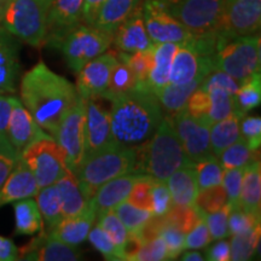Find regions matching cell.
<instances>
[{"label":"cell","instance_id":"obj_6","mask_svg":"<svg viewBox=\"0 0 261 261\" xmlns=\"http://www.w3.org/2000/svg\"><path fill=\"white\" fill-rule=\"evenodd\" d=\"M47 10L41 0H10L0 25L25 44L41 47L46 40Z\"/></svg>","mask_w":261,"mask_h":261},{"label":"cell","instance_id":"obj_51","mask_svg":"<svg viewBox=\"0 0 261 261\" xmlns=\"http://www.w3.org/2000/svg\"><path fill=\"white\" fill-rule=\"evenodd\" d=\"M173 205L166 180L152 178L151 184V212L156 217H162Z\"/></svg>","mask_w":261,"mask_h":261},{"label":"cell","instance_id":"obj_41","mask_svg":"<svg viewBox=\"0 0 261 261\" xmlns=\"http://www.w3.org/2000/svg\"><path fill=\"white\" fill-rule=\"evenodd\" d=\"M119 219L122 221L128 232H139L142 227L154 217L150 211L142 210L130 204L128 201H123L113 210Z\"/></svg>","mask_w":261,"mask_h":261},{"label":"cell","instance_id":"obj_38","mask_svg":"<svg viewBox=\"0 0 261 261\" xmlns=\"http://www.w3.org/2000/svg\"><path fill=\"white\" fill-rule=\"evenodd\" d=\"M204 213L192 205H172L171 210L163 217L167 223L177 226L184 233H188L200 221L204 219Z\"/></svg>","mask_w":261,"mask_h":261},{"label":"cell","instance_id":"obj_15","mask_svg":"<svg viewBox=\"0 0 261 261\" xmlns=\"http://www.w3.org/2000/svg\"><path fill=\"white\" fill-rule=\"evenodd\" d=\"M119 62L115 52H104L93 60L87 62L77 71L76 89L77 93L85 99H99L108 89L110 74Z\"/></svg>","mask_w":261,"mask_h":261},{"label":"cell","instance_id":"obj_21","mask_svg":"<svg viewBox=\"0 0 261 261\" xmlns=\"http://www.w3.org/2000/svg\"><path fill=\"white\" fill-rule=\"evenodd\" d=\"M19 69L21 65L17 38L0 27V94L16 92Z\"/></svg>","mask_w":261,"mask_h":261},{"label":"cell","instance_id":"obj_13","mask_svg":"<svg viewBox=\"0 0 261 261\" xmlns=\"http://www.w3.org/2000/svg\"><path fill=\"white\" fill-rule=\"evenodd\" d=\"M86 100L84 160L119 146L113 135L110 112H107L96 99Z\"/></svg>","mask_w":261,"mask_h":261},{"label":"cell","instance_id":"obj_12","mask_svg":"<svg viewBox=\"0 0 261 261\" xmlns=\"http://www.w3.org/2000/svg\"><path fill=\"white\" fill-rule=\"evenodd\" d=\"M142 11L146 32L154 44H182L194 37L172 15L167 0H145Z\"/></svg>","mask_w":261,"mask_h":261},{"label":"cell","instance_id":"obj_45","mask_svg":"<svg viewBox=\"0 0 261 261\" xmlns=\"http://www.w3.org/2000/svg\"><path fill=\"white\" fill-rule=\"evenodd\" d=\"M260 225V214L250 213L242 208H232L228 215V234L244 233Z\"/></svg>","mask_w":261,"mask_h":261},{"label":"cell","instance_id":"obj_35","mask_svg":"<svg viewBox=\"0 0 261 261\" xmlns=\"http://www.w3.org/2000/svg\"><path fill=\"white\" fill-rule=\"evenodd\" d=\"M260 73H256L240 84L233 94L236 110L242 115L256 108L261 100V79Z\"/></svg>","mask_w":261,"mask_h":261},{"label":"cell","instance_id":"obj_5","mask_svg":"<svg viewBox=\"0 0 261 261\" xmlns=\"http://www.w3.org/2000/svg\"><path fill=\"white\" fill-rule=\"evenodd\" d=\"M260 35H246L228 40L215 38L213 64L238 83L260 73Z\"/></svg>","mask_w":261,"mask_h":261},{"label":"cell","instance_id":"obj_23","mask_svg":"<svg viewBox=\"0 0 261 261\" xmlns=\"http://www.w3.org/2000/svg\"><path fill=\"white\" fill-rule=\"evenodd\" d=\"M96 218L97 215L87 205L83 213L75 215V217L63 218L48 234L64 243L79 246L85 240H87Z\"/></svg>","mask_w":261,"mask_h":261},{"label":"cell","instance_id":"obj_60","mask_svg":"<svg viewBox=\"0 0 261 261\" xmlns=\"http://www.w3.org/2000/svg\"><path fill=\"white\" fill-rule=\"evenodd\" d=\"M17 160L18 159L11 158V156H8L3 154V152H0V188L3 187L6 178L9 177L10 172L14 169Z\"/></svg>","mask_w":261,"mask_h":261},{"label":"cell","instance_id":"obj_29","mask_svg":"<svg viewBox=\"0 0 261 261\" xmlns=\"http://www.w3.org/2000/svg\"><path fill=\"white\" fill-rule=\"evenodd\" d=\"M179 44L162 42L154 46V65L149 74V89L155 94L169 84L172 61Z\"/></svg>","mask_w":261,"mask_h":261},{"label":"cell","instance_id":"obj_3","mask_svg":"<svg viewBox=\"0 0 261 261\" xmlns=\"http://www.w3.org/2000/svg\"><path fill=\"white\" fill-rule=\"evenodd\" d=\"M136 152L137 161L133 173L146 174L159 180H167L177 169L194 165L182 149L172 117L167 115L163 116L154 135L137 146Z\"/></svg>","mask_w":261,"mask_h":261},{"label":"cell","instance_id":"obj_11","mask_svg":"<svg viewBox=\"0 0 261 261\" xmlns=\"http://www.w3.org/2000/svg\"><path fill=\"white\" fill-rule=\"evenodd\" d=\"M86 102L79 94L73 107L61 120L55 139L63 150L69 171L75 173L84 161L85 121H86Z\"/></svg>","mask_w":261,"mask_h":261},{"label":"cell","instance_id":"obj_36","mask_svg":"<svg viewBox=\"0 0 261 261\" xmlns=\"http://www.w3.org/2000/svg\"><path fill=\"white\" fill-rule=\"evenodd\" d=\"M137 86V77L132 69L123 62L119 61L113 68L110 74L109 84L106 93L103 94L104 99L113 100L114 98L128 92Z\"/></svg>","mask_w":261,"mask_h":261},{"label":"cell","instance_id":"obj_25","mask_svg":"<svg viewBox=\"0 0 261 261\" xmlns=\"http://www.w3.org/2000/svg\"><path fill=\"white\" fill-rule=\"evenodd\" d=\"M166 182L173 205H192L195 203L198 188L194 165L184 166L173 172Z\"/></svg>","mask_w":261,"mask_h":261},{"label":"cell","instance_id":"obj_37","mask_svg":"<svg viewBox=\"0 0 261 261\" xmlns=\"http://www.w3.org/2000/svg\"><path fill=\"white\" fill-rule=\"evenodd\" d=\"M260 225L244 233L232 234L230 242V260H249L255 253L260 241Z\"/></svg>","mask_w":261,"mask_h":261},{"label":"cell","instance_id":"obj_4","mask_svg":"<svg viewBox=\"0 0 261 261\" xmlns=\"http://www.w3.org/2000/svg\"><path fill=\"white\" fill-rule=\"evenodd\" d=\"M136 161V148L119 145L84 160L74 174L81 190L90 200L107 181L133 173Z\"/></svg>","mask_w":261,"mask_h":261},{"label":"cell","instance_id":"obj_19","mask_svg":"<svg viewBox=\"0 0 261 261\" xmlns=\"http://www.w3.org/2000/svg\"><path fill=\"white\" fill-rule=\"evenodd\" d=\"M113 42L120 52H130L148 50L154 46V42L146 32L142 6L138 5L135 11L117 27L113 34Z\"/></svg>","mask_w":261,"mask_h":261},{"label":"cell","instance_id":"obj_28","mask_svg":"<svg viewBox=\"0 0 261 261\" xmlns=\"http://www.w3.org/2000/svg\"><path fill=\"white\" fill-rule=\"evenodd\" d=\"M261 204V166L259 161L247 165L243 169L238 207L250 213L260 214Z\"/></svg>","mask_w":261,"mask_h":261},{"label":"cell","instance_id":"obj_40","mask_svg":"<svg viewBox=\"0 0 261 261\" xmlns=\"http://www.w3.org/2000/svg\"><path fill=\"white\" fill-rule=\"evenodd\" d=\"M194 169L198 190L221 184L224 168L215 156L194 163Z\"/></svg>","mask_w":261,"mask_h":261},{"label":"cell","instance_id":"obj_22","mask_svg":"<svg viewBox=\"0 0 261 261\" xmlns=\"http://www.w3.org/2000/svg\"><path fill=\"white\" fill-rule=\"evenodd\" d=\"M38 191L39 185L34 174L23 160L18 159L14 169L0 188V207L24 198L35 197Z\"/></svg>","mask_w":261,"mask_h":261},{"label":"cell","instance_id":"obj_52","mask_svg":"<svg viewBox=\"0 0 261 261\" xmlns=\"http://www.w3.org/2000/svg\"><path fill=\"white\" fill-rule=\"evenodd\" d=\"M244 167L237 168H227L223 172V185L225 192L227 196V202L232 204L233 208L238 207V198H240L241 187H242V177H243Z\"/></svg>","mask_w":261,"mask_h":261},{"label":"cell","instance_id":"obj_49","mask_svg":"<svg viewBox=\"0 0 261 261\" xmlns=\"http://www.w3.org/2000/svg\"><path fill=\"white\" fill-rule=\"evenodd\" d=\"M232 208V204L227 202L219 211L204 215V221L210 230L212 240H223L228 234L227 220Z\"/></svg>","mask_w":261,"mask_h":261},{"label":"cell","instance_id":"obj_63","mask_svg":"<svg viewBox=\"0 0 261 261\" xmlns=\"http://www.w3.org/2000/svg\"><path fill=\"white\" fill-rule=\"evenodd\" d=\"M42 3H44V4H46L47 6H50V4L52 3V0H41Z\"/></svg>","mask_w":261,"mask_h":261},{"label":"cell","instance_id":"obj_33","mask_svg":"<svg viewBox=\"0 0 261 261\" xmlns=\"http://www.w3.org/2000/svg\"><path fill=\"white\" fill-rule=\"evenodd\" d=\"M154 46L151 48H148V50L130 52V54L120 52V54L117 55L119 61L126 63L130 69H132L133 73H135L137 77L136 87L149 89V74L152 69V65H154Z\"/></svg>","mask_w":261,"mask_h":261},{"label":"cell","instance_id":"obj_61","mask_svg":"<svg viewBox=\"0 0 261 261\" xmlns=\"http://www.w3.org/2000/svg\"><path fill=\"white\" fill-rule=\"evenodd\" d=\"M181 260L184 261H203L204 257L202 256V254L197 252H189L185 253L184 255L181 256Z\"/></svg>","mask_w":261,"mask_h":261},{"label":"cell","instance_id":"obj_46","mask_svg":"<svg viewBox=\"0 0 261 261\" xmlns=\"http://www.w3.org/2000/svg\"><path fill=\"white\" fill-rule=\"evenodd\" d=\"M87 238L98 252L103 254L107 260H123L121 250L115 246V243L113 242L112 238L108 236L106 231L98 225L91 228Z\"/></svg>","mask_w":261,"mask_h":261},{"label":"cell","instance_id":"obj_17","mask_svg":"<svg viewBox=\"0 0 261 261\" xmlns=\"http://www.w3.org/2000/svg\"><path fill=\"white\" fill-rule=\"evenodd\" d=\"M19 256L35 261H76L83 259V253L77 246L62 242L42 230L40 236L33 238L19 250Z\"/></svg>","mask_w":261,"mask_h":261},{"label":"cell","instance_id":"obj_53","mask_svg":"<svg viewBox=\"0 0 261 261\" xmlns=\"http://www.w3.org/2000/svg\"><path fill=\"white\" fill-rule=\"evenodd\" d=\"M136 261H160L168 260V252L165 241L161 237H155L146 241L140 247L138 254L136 255Z\"/></svg>","mask_w":261,"mask_h":261},{"label":"cell","instance_id":"obj_26","mask_svg":"<svg viewBox=\"0 0 261 261\" xmlns=\"http://www.w3.org/2000/svg\"><path fill=\"white\" fill-rule=\"evenodd\" d=\"M139 3L140 0H106L98 11L93 27L113 35Z\"/></svg>","mask_w":261,"mask_h":261},{"label":"cell","instance_id":"obj_30","mask_svg":"<svg viewBox=\"0 0 261 261\" xmlns=\"http://www.w3.org/2000/svg\"><path fill=\"white\" fill-rule=\"evenodd\" d=\"M244 115L234 112L210 127L212 154L218 158L228 145L241 138V120Z\"/></svg>","mask_w":261,"mask_h":261},{"label":"cell","instance_id":"obj_16","mask_svg":"<svg viewBox=\"0 0 261 261\" xmlns=\"http://www.w3.org/2000/svg\"><path fill=\"white\" fill-rule=\"evenodd\" d=\"M84 0H52L46 18L45 44L58 47L62 39L83 21Z\"/></svg>","mask_w":261,"mask_h":261},{"label":"cell","instance_id":"obj_10","mask_svg":"<svg viewBox=\"0 0 261 261\" xmlns=\"http://www.w3.org/2000/svg\"><path fill=\"white\" fill-rule=\"evenodd\" d=\"M261 25V0H226L215 38L228 40L259 34Z\"/></svg>","mask_w":261,"mask_h":261},{"label":"cell","instance_id":"obj_1","mask_svg":"<svg viewBox=\"0 0 261 261\" xmlns=\"http://www.w3.org/2000/svg\"><path fill=\"white\" fill-rule=\"evenodd\" d=\"M19 97L38 125L55 138L61 120L76 102L79 93L69 80L40 61L22 76Z\"/></svg>","mask_w":261,"mask_h":261},{"label":"cell","instance_id":"obj_39","mask_svg":"<svg viewBox=\"0 0 261 261\" xmlns=\"http://www.w3.org/2000/svg\"><path fill=\"white\" fill-rule=\"evenodd\" d=\"M204 90L208 91L211 97V110L210 115H208L210 125L220 121L225 117L230 116L232 113L237 112L233 94L228 93L227 91L219 89V87H210V89Z\"/></svg>","mask_w":261,"mask_h":261},{"label":"cell","instance_id":"obj_7","mask_svg":"<svg viewBox=\"0 0 261 261\" xmlns=\"http://www.w3.org/2000/svg\"><path fill=\"white\" fill-rule=\"evenodd\" d=\"M113 42V35L93 25L77 24L62 39L60 48L68 67L77 73L87 62L102 55Z\"/></svg>","mask_w":261,"mask_h":261},{"label":"cell","instance_id":"obj_2","mask_svg":"<svg viewBox=\"0 0 261 261\" xmlns=\"http://www.w3.org/2000/svg\"><path fill=\"white\" fill-rule=\"evenodd\" d=\"M110 102L113 135L121 146L142 145L154 135L165 116L158 96L149 89L135 87Z\"/></svg>","mask_w":261,"mask_h":261},{"label":"cell","instance_id":"obj_64","mask_svg":"<svg viewBox=\"0 0 261 261\" xmlns=\"http://www.w3.org/2000/svg\"><path fill=\"white\" fill-rule=\"evenodd\" d=\"M2 16H3V6L0 4V21H2Z\"/></svg>","mask_w":261,"mask_h":261},{"label":"cell","instance_id":"obj_18","mask_svg":"<svg viewBox=\"0 0 261 261\" xmlns=\"http://www.w3.org/2000/svg\"><path fill=\"white\" fill-rule=\"evenodd\" d=\"M46 136L50 135L38 125L21 100L15 98L9 120V140L18 158L28 145Z\"/></svg>","mask_w":261,"mask_h":261},{"label":"cell","instance_id":"obj_20","mask_svg":"<svg viewBox=\"0 0 261 261\" xmlns=\"http://www.w3.org/2000/svg\"><path fill=\"white\" fill-rule=\"evenodd\" d=\"M142 175L140 173H128L107 181L90 198L89 207L96 215L113 211L117 204L127 200L130 189Z\"/></svg>","mask_w":261,"mask_h":261},{"label":"cell","instance_id":"obj_27","mask_svg":"<svg viewBox=\"0 0 261 261\" xmlns=\"http://www.w3.org/2000/svg\"><path fill=\"white\" fill-rule=\"evenodd\" d=\"M204 77L205 76H198L190 83L181 85L169 83L167 86H165L156 93L162 110L167 113V116L173 117L185 109L189 97L201 86Z\"/></svg>","mask_w":261,"mask_h":261},{"label":"cell","instance_id":"obj_47","mask_svg":"<svg viewBox=\"0 0 261 261\" xmlns=\"http://www.w3.org/2000/svg\"><path fill=\"white\" fill-rule=\"evenodd\" d=\"M151 184L152 178L143 174L130 189L126 201L136 207L151 212Z\"/></svg>","mask_w":261,"mask_h":261},{"label":"cell","instance_id":"obj_8","mask_svg":"<svg viewBox=\"0 0 261 261\" xmlns=\"http://www.w3.org/2000/svg\"><path fill=\"white\" fill-rule=\"evenodd\" d=\"M19 159L23 160L34 174L39 189L54 185L69 171L63 150L51 136L33 142L22 151Z\"/></svg>","mask_w":261,"mask_h":261},{"label":"cell","instance_id":"obj_31","mask_svg":"<svg viewBox=\"0 0 261 261\" xmlns=\"http://www.w3.org/2000/svg\"><path fill=\"white\" fill-rule=\"evenodd\" d=\"M35 202L44 221V231L50 233L56 227V225L63 219L61 198L56 185H48V187L39 189L38 194L35 195Z\"/></svg>","mask_w":261,"mask_h":261},{"label":"cell","instance_id":"obj_58","mask_svg":"<svg viewBox=\"0 0 261 261\" xmlns=\"http://www.w3.org/2000/svg\"><path fill=\"white\" fill-rule=\"evenodd\" d=\"M19 259V249L9 238L0 236V261H15Z\"/></svg>","mask_w":261,"mask_h":261},{"label":"cell","instance_id":"obj_42","mask_svg":"<svg viewBox=\"0 0 261 261\" xmlns=\"http://www.w3.org/2000/svg\"><path fill=\"white\" fill-rule=\"evenodd\" d=\"M227 203V196L223 185L201 189L197 191L195 198V205L202 213L211 214L219 211Z\"/></svg>","mask_w":261,"mask_h":261},{"label":"cell","instance_id":"obj_48","mask_svg":"<svg viewBox=\"0 0 261 261\" xmlns=\"http://www.w3.org/2000/svg\"><path fill=\"white\" fill-rule=\"evenodd\" d=\"M160 237L165 241L167 247L168 260H175L185 249V233L167 221H165L160 231Z\"/></svg>","mask_w":261,"mask_h":261},{"label":"cell","instance_id":"obj_54","mask_svg":"<svg viewBox=\"0 0 261 261\" xmlns=\"http://www.w3.org/2000/svg\"><path fill=\"white\" fill-rule=\"evenodd\" d=\"M241 136L247 140L252 150H259L261 144V119L259 116H246L241 120Z\"/></svg>","mask_w":261,"mask_h":261},{"label":"cell","instance_id":"obj_34","mask_svg":"<svg viewBox=\"0 0 261 261\" xmlns=\"http://www.w3.org/2000/svg\"><path fill=\"white\" fill-rule=\"evenodd\" d=\"M218 158L224 169L246 167L249 163L259 161V150L250 149L247 140L241 137L232 144L228 145Z\"/></svg>","mask_w":261,"mask_h":261},{"label":"cell","instance_id":"obj_14","mask_svg":"<svg viewBox=\"0 0 261 261\" xmlns=\"http://www.w3.org/2000/svg\"><path fill=\"white\" fill-rule=\"evenodd\" d=\"M172 120L182 149L192 163L214 156L211 149L210 125L192 117L187 109L173 116Z\"/></svg>","mask_w":261,"mask_h":261},{"label":"cell","instance_id":"obj_50","mask_svg":"<svg viewBox=\"0 0 261 261\" xmlns=\"http://www.w3.org/2000/svg\"><path fill=\"white\" fill-rule=\"evenodd\" d=\"M185 109H187V112L190 114L192 117L201 120V121L210 125L208 115H210L211 110V97L208 91L201 89V87H198L197 90L194 91V92L191 93V96L189 97Z\"/></svg>","mask_w":261,"mask_h":261},{"label":"cell","instance_id":"obj_43","mask_svg":"<svg viewBox=\"0 0 261 261\" xmlns=\"http://www.w3.org/2000/svg\"><path fill=\"white\" fill-rule=\"evenodd\" d=\"M97 218L98 226L106 231L108 236L112 238L115 246L122 253V247L126 242L127 237H128V231H127L125 225L122 224V221L119 219V217H117L114 211L104 212V213L97 215Z\"/></svg>","mask_w":261,"mask_h":261},{"label":"cell","instance_id":"obj_57","mask_svg":"<svg viewBox=\"0 0 261 261\" xmlns=\"http://www.w3.org/2000/svg\"><path fill=\"white\" fill-rule=\"evenodd\" d=\"M204 259L210 261H227L230 260V243L226 241L213 244L205 252Z\"/></svg>","mask_w":261,"mask_h":261},{"label":"cell","instance_id":"obj_55","mask_svg":"<svg viewBox=\"0 0 261 261\" xmlns=\"http://www.w3.org/2000/svg\"><path fill=\"white\" fill-rule=\"evenodd\" d=\"M240 86V83L236 79H233L232 76L224 73L219 69H213L211 71L207 76L204 77V80L202 81L201 86L202 89H210V87H219V89H223L227 91L228 93L234 94L236 91Z\"/></svg>","mask_w":261,"mask_h":261},{"label":"cell","instance_id":"obj_9","mask_svg":"<svg viewBox=\"0 0 261 261\" xmlns=\"http://www.w3.org/2000/svg\"><path fill=\"white\" fill-rule=\"evenodd\" d=\"M226 0H169L172 15L194 37L215 34Z\"/></svg>","mask_w":261,"mask_h":261},{"label":"cell","instance_id":"obj_32","mask_svg":"<svg viewBox=\"0 0 261 261\" xmlns=\"http://www.w3.org/2000/svg\"><path fill=\"white\" fill-rule=\"evenodd\" d=\"M14 210L16 234L32 236L44 230L41 213L33 197L16 201Z\"/></svg>","mask_w":261,"mask_h":261},{"label":"cell","instance_id":"obj_56","mask_svg":"<svg viewBox=\"0 0 261 261\" xmlns=\"http://www.w3.org/2000/svg\"><path fill=\"white\" fill-rule=\"evenodd\" d=\"M212 242V236L204 219L185 233V249H203Z\"/></svg>","mask_w":261,"mask_h":261},{"label":"cell","instance_id":"obj_59","mask_svg":"<svg viewBox=\"0 0 261 261\" xmlns=\"http://www.w3.org/2000/svg\"><path fill=\"white\" fill-rule=\"evenodd\" d=\"M106 0H84L83 6V21L85 24L93 25L98 11L102 8Z\"/></svg>","mask_w":261,"mask_h":261},{"label":"cell","instance_id":"obj_24","mask_svg":"<svg viewBox=\"0 0 261 261\" xmlns=\"http://www.w3.org/2000/svg\"><path fill=\"white\" fill-rule=\"evenodd\" d=\"M62 203L63 218H70L83 213L89 205V200L81 190L77 179L71 171H67L55 182Z\"/></svg>","mask_w":261,"mask_h":261},{"label":"cell","instance_id":"obj_44","mask_svg":"<svg viewBox=\"0 0 261 261\" xmlns=\"http://www.w3.org/2000/svg\"><path fill=\"white\" fill-rule=\"evenodd\" d=\"M15 97L0 94V152L19 159L9 140V120Z\"/></svg>","mask_w":261,"mask_h":261},{"label":"cell","instance_id":"obj_62","mask_svg":"<svg viewBox=\"0 0 261 261\" xmlns=\"http://www.w3.org/2000/svg\"><path fill=\"white\" fill-rule=\"evenodd\" d=\"M9 2H10V0H0V4H2V6H3V11H4V8Z\"/></svg>","mask_w":261,"mask_h":261}]
</instances>
